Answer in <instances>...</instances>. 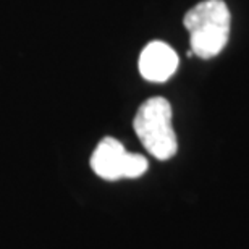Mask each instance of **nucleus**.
<instances>
[{
  "mask_svg": "<svg viewBox=\"0 0 249 249\" xmlns=\"http://www.w3.org/2000/svg\"><path fill=\"white\" fill-rule=\"evenodd\" d=\"M193 55L212 58L225 49L230 37L231 15L223 0H204L185 15Z\"/></svg>",
  "mask_w": 249,
  "mask_h": 249,
  "instance_id": "obj_1",
  "label": "nucleus"
},
{
  "mask_svg": "<svg viewBox=\"0 0 249 249\" xmlns=\"http://www.w3.org/2000/svg\"><path fill=\"white\" fill-rule=\"evenodd\" d=\"M133 126L146 151L159 160H168L177 154L178 141L172 124V106L167 99H147L138 108Z\"/></svg>",
  "mask_w": 249,
  "mask_h": 249,
  "instance_id": "obj_2",
  "label": "nucleus"
},
{
  "mask_svg": "<svg viewBox=\"0 0 249 249\" xmlns=\"http://www.w3.org/2000/svg\"><path fill=\"white\" fill-rule=\"evenodd\" d=\"M91 167L97 177L107 181L122 178H139L146 173L149 163L141 154L126 152L123 144L115 138H104L92 152Z\"/></svg>",
  "mask_w": 249,
  "mask_h": 249,
  "instance_id": "obj_3",
  "label": "nucleus"
},
{
  "mask_svg": "<svg viewBox=\"0 0 249 249\" xmlns=\"http://www.w3.org/2000/svg\"><path fill=\"white\" fill-rule=\"evenodd\" d=\"M178 55L168 44L152 41L142 49L139 55V73L144 79L152 83H163L177 71Z\"/></svg>",
  "mask_w": 249,
  "mask_h": 249,
  "instance_id": "obj_4",
  "label": "nucleus"
}]
</instances>
